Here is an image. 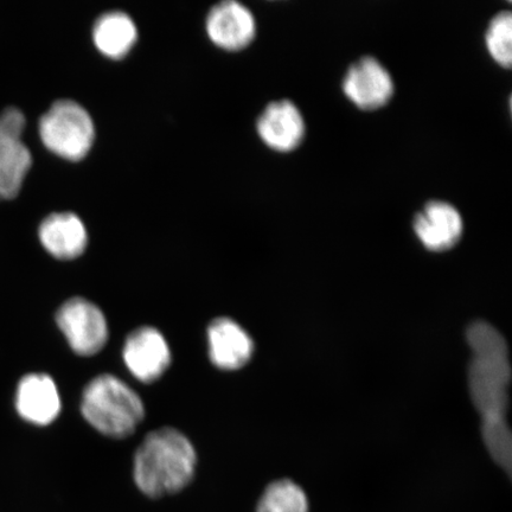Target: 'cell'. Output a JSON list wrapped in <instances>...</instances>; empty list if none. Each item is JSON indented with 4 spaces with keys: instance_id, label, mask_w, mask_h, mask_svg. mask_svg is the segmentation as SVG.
Returning <instances> with one entry per match:
<instances>
[{
    "instance_id": "cell-6",
    "label": "cell",
    "mask_w": 512,
    "mask_h": 512,
    "mask_svg": "<svg viewBox=\"0 0 512 512\" xmlns=\"http://www.w3.org/2000/svg\"><path fill=\"white\" fill-rule=\"evenodd\" d=\"M343 93L362 111H377L393 99L392 74L374 56H363L348 68L342 81Z\"/></svg>"
},
{
    "instance_id": "cell-19",
    "label": "cell",
    "mask_w": 512,
    "mask_h": 512,
    "mask_svg": "<svg viewBox=\"0 0 512 512\" xmlns=\"http://www.w3.org/2000/svg\"><path fill=\"white\" fill-rule=\"evenodd\" d=\"M25 127H27V119L18 108L9 107L0 113V134L3 136L23 139Z\"/></svg>"
},
{
    "instance_id": "cell-10",
    "label": "cell",
    "mask_w": 512,
    "mask_h": 512,
    "mask_svg": "<svg viewBox=\"0 0 512 512\" xmlns=\"http://www.w3.org/2000/svg\"><path fill=\"white\" fill-rule=\"evenodd\" d=\"M124 360L139 381H157L170 367L171 352L168 343L158 330L144 326L127 337Z\"/></svg>"
},
{
    "instance_id": "cell-18",
    "label": "cell",
    "mask_w": 512,
    "mask_h": 512,
    "mask_svg": "<svg viewBox=\"0 0 512 512\" xmlns=\"http://www.w3.org/2000/svg\"><path fill=\"white\" fill-rule=\"evenodd\" d=\"M483 440L491 457L503 469L510 472L512 456L511 432L505 416L483 419Z\"/></svg>"
},
{
    "instance_id": "cell-1",
    "label": "cell",
    "mask_w": 512,
    "mask_h": 512,
    "mask_svg": "<svg viewBox=\"0 0 512 512\" xmlns=\"http://www.w3.org/2000/svg\"><path fill=\"white\" fill-rule=\"evenodd\" d=\"M196 452L185 435L164 427L146 435L134 458V480L145 495L158 498L187 486L196 469Z\"/></svg>"
},
{
    "instance_id": "cell-4",
    "label": "cell",
    "mask_w": 512,
    "mask_h": 512,
    "mask_svg": "<svg viewBox=\"0 0 512 512\" xmlns=\"http://www.w3.org/2000/svg\"><path fill=\"white\" fill-rule=\"evenodd\" d=\"M510 379L509 355L473 356L469 368L470 395L483 419L505 416Z\"/></svg>"
},
{
    "instance_id": "cell-11",
    "label": "cell",
    "mask_w": 512,
    "mask_h": 512,
    "mask_svg": "<svg viewBox=\"0 0 512 512\" xmlns=\"http://www.w3.org/2000/svg\"><path fill=\"white\" fill-rule=\"evenodd\" d=\"M15 405L22 419L37 426H47L61 412L59 389L46 374L27 375L18 383Z\"/></svg>"
},
{
    "instance_id": "cell-3",
    "label": "cell",
    "mask_w": 512,
    "mask_h": 512,
    "mask_svg": "<svg viewBox=\"0 0 512 512\" xmlns=\"http://www.w3.org/2000/svg\"><path fill=\"white\" fill-rule=\"evenodd\" d=\"M38 133L47 150L69 162H80L86 158L95 142L91 114L72 100L56 101L42 115Z\"/></svg>"
},
{
    "instance_id": "cell-17",
    "label": "cell",
    "mask_w": 512,
    "mask_h": 512,
    "mask_svg": "<svg viewBox=\"0 0 512 512\" xmlns=\"http://www.w3.org/2000/svg\"><path fill=\"white\" fill-rule=\"evenodd\" d=\"M485 47L499 67L510 69L512 63V15L509 10L498 12L490 19L485 31Z\"/></svg>"
},
{
    "instance_id": "cell-5",
    "label": "cell",
    "mask_w": 512,
    "mask_h": 512,
    "mask_svg": "<svg viewBox=\"0 0 512 512\" xmlns=\"http://www.w3.org/2000/svg\"><path fill=\"white\" fill-rule=\"evenodd\" d=\"M56 320L76 354L92 356L105 347L108 338L106 318L89 300L69 299L57 311Z\"/></svg>"
},
{
    "instance_id": "cell-15",
    "label": "cell",
    "mask_w": 512,
    "mask_h": 512,
    "mask_svg": "<svg viewBox=\"0 0 512 512\" xmlns=\"http://www.w3.org/2000/svg\"><path fill=\"white\" fill-rule=\"evenodd\" d=\"M31 165V152L23 139L0 134V202L17 197Z\"/></svg>"
},
{
    "instance_id": "cell-2",
    "label": "cell",
    "mask_w": 512,
    "mask_h": 512,
    "mask_svg": "<svg viewBox=\"0 0 512 512\" xmlns=\"http://www.w3.org/2000/svg\"><path fill=\"white\" fill-rule=\"evenodd\" d=\"M81 412L95 430L111 438H127L144 418L139 395L113 375H101L83 392Z\"/></svg>"
},
{
    "instance_id": "cell-7",
    "label": "cell",
    "mask_w": 512,
    "mask_h": 512,
    "mask_svg": "<svg viewBox=\"0 0 512 512\" xmlns=\"http://www.w3.org/2000/svg\"><path fill=\"white\" fill-rule=\"evenodd\" d=\"M256 132L261 142L275 152L296 151L306 136L304 115L291 100L270 102L256 120Z\"/></svg>"
},
{
    "instance_id": "cell-16",
    "label": "cell",
    "mask_w": 512,
    "mask_h": 512,
    "mask_svg": "<svg viewBox=\"0 0 512 512\" xmlns=\"http://www.w3.org/2000/svg\"><path fill=\"white\" fill-rule=\"evenodd\" d=\"M258 512H309L305 492L291 480L272 483L262 495Z\"/></svg>"
},
{
    "instance_id": "cell-12",
    "label": "cell",
    "mask_w": 512,
    "mask_h": 512,
    "mask_svg": "<svg viewBox=\"0 0 512 512\" xmlns=\"http://www.w3.org/2000/svg\"><path fill=\"white\" fill-rule=\"evenodd\" d=\"M211 362L223 370L245 367L254 352V343L247 332L230 318H217L208 329Z\"/></svg>"
},
{
    "instance_id": "cell-9",
    "label": "cell",
    "mask_w": 512,
    "mask_h": 512,
    "mask_svg": "<svg viewBox=\"0 0 512 512\" xmlns=\"http://www.w3.org/2000/svg\"><path fill=\"white\" fill-rule=\"evenodd\" d=\"M209 40L227 51L245 49L256 36V19L247 6L227 0L210 10L206 21Z\"/></svg>"
},
{
    "instance_id": "cell-14",
    "label": "cell",
    "mask_w": 512,
    "mask_h": 512,
    "mask_svg": "<svg viewBox=\"0 0 512 512\" xmlns=\"http://www.w3.org/2000/svg\"><path fill=\"white\" fill-rule=\"evenodd\" d=\"M137 40L136 23L124 12H108L98 18L94 24V46L108 59H123L130 53Z\"/></svg>"
},
{
    "instance_id": "cell-13",
    "label": "cell",
    "mask_w": 512,
    "mask_h": 512,
    "mask_svg": "<svg viewBox=\"0 0 512 512\" xmlns=\"http://www.w3.org/2000/svg\"><path fill=\"white\" fill-rule=\"evenodd\" d=\"M38 238L43 248L60 260L79 258L88 245L85 223L73 213H55L47 216L38 228Z\"/></svg>"
},
{
    "instance_id": "cell-8",
    "label": "cell",
    "mask_w": 512,
    "mask_h": 512,
    "mask_svg": "<svg viewBox=\"0 0 512 512\" xmlns=\"http://www.w3.org/2000/svg\"><path fill=\"white\" fill-rule=\"evenodd\" d=\"M464 219L453 204L427 202L414 216L413 230L421 245L431 252H446L456 247L464 234Z\"/></svg>"
}]
</instances>
